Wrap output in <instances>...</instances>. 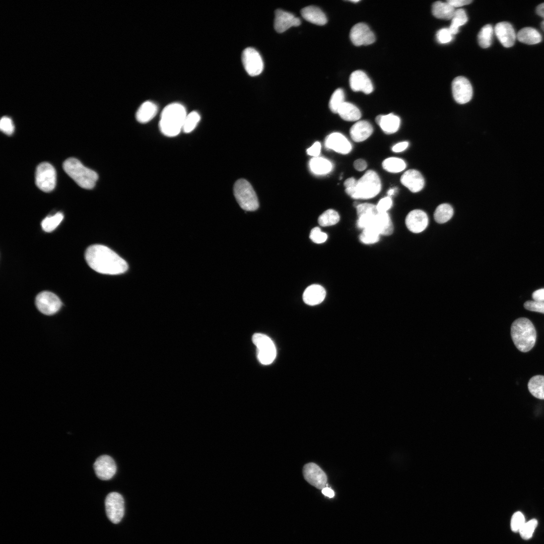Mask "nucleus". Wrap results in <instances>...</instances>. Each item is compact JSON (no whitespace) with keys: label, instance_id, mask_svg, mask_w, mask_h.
Masks as SVG:
<instances>
[{"label":"nucleus","instance_id":"4468645a","mask_svg":"<svg viewBox=\"0 0 544 544\" xmlns=\"http://www.w3.org/2000/svg\"><path fill=\"white\" fill-rule=\"evenodd\" d=\"M350 37L353 44L357 46L370 45L375 41L374 34L364 23H357L352 28Z\"/></svg>","mask_w":544,"mask_h":544},{"label":"nucleus","instance_id":"13d9d810","mask_svg":"<svg viewBox=\"0 0 544 544\" xmlns=\"http://www.w3.org/2000/svg\"><path fill=\"white\" fill-rule=\"evenodd\" d=\"M322 493L329 498H332L334 496L333 491L329 488L325 487L322 489Z\"/></svg>","mask_w":544,"mask_h":544},{"label":"nucleus","instance_id":"2eb2a0df","mask_svg":"<svg viewBox=\"0 0 544 544\" xmlns=\"http://www.w3.org/2000/svg\"><path fill=\"white\" fill-rule=\"evenodd\" d=\"M94 469L98 478L102 480H108L115 474L116 465L111 457L103 455L97 458L95 461Z\"/></svg>","mask_w":544,"mask_h":544},{"label":"nucleus","instance_id":"c756f323","mask_svg":"<svg viewBox=\"0 0 544 544\" xmlns=\"http://www.w3.org/2000/svg\"><path fill=\"white\" fill-rule=\"evenodd\" d=\"M455 9L447 2L437 1L432 5V12L434 17L437 18L450 20L452 19Z\"/></svg>","mask_w":544,"mask_h":544},{"label":"nucleus","instance_id":"f704fd0d","mask_svg":"<svg viewBox=\"0 0 544 544\" xmlns=\"http://www.w3.org/2000/svg\"><path fill=\"white\" fill-rule=\"evenodd\" d=\"M382 165L384 170L391 173L401 172L406 167L405 162L402 159L396 157H390L385 159Z\"/></svg>","mask_w":544,"mask_h":544},{"label":"nucleus","instance_id":"bf43d9fd","mask_svg":"<svg viewBox=\"0 0 544 544\" xmlns=\"http://www.w3.org/2000/svg\"><path fill=\"white\" fill-rule=\"evenodd\" d=\"M536 14L543 18L544 20V3L537 6L536 9Z\"/></svg>","mask_w":544,"mask_h":544},{"label":"nucleus","instance_id":"9b49d317","mask_svg":"<svg viewBox=\"0 0 544 544\" xmlns=\"http://www.w3.org/2000/svg\"><path fill=\"white\" fill-rule=\"evenodd\" d=\"M242 61L243 66L251 76L259 75L263 69V62L261 55L254 48L247 47L242 52Z\"/></svg>","mask_w":544,"mask_h":544},{"label":"nucleus","instance_id":"49530a36","mask_svg":"<svg viewBox=\"0 0 544 544\" xmlns=\"http://www.w3.org/2000/svg\"><path fill=\"white\" fill-rule=\"evenodd\" d=\"M14 125L12 119L7 116L3 117L0 121V129L7 135H11L14 131Z\"/></svg>","mask_w":544,"mask_h":544},{"label":"nucleus","instance_id":"3c124183","mask_svg":"<svg viewBox=\"0 0 544 544\" xmlns=\"http://www.w3.org/2000/svg\"><path fill=\"white\" fill-rule=\"evenodd\" d=\"M321 150V144L319 142H315L311 147L307 149L308 155L314 157H317L320 154Z\"/></svg>","mask_w":544,"mask_h":544},{"label":"nucleus","instance_id":"a18cd8bd","mask_svg":"<svg viewBox=\"0 0 544 544\" xmlns=\"http://www.w3.org/2000/svg\"><path fill=\"white\" fill-rule=\"evenodd\" d=\"M309 237L314 243L321 244L327 240V235L322 232L319 227H316L311 230Z\"/></svg>","mask_w":544,"mask_h":544},{"label":"nucleus","instance_id":"423d86ee","mask_svg":"<svg viewBox=\"0 0 544 544\" xmlns=\"http://www.w3.org/2000/svg\"><path fill=\"white\" fill-rule=\"evenodd\" d=\"M234 193L240 207L247 211H253L259 206L255 192L251 185L245 179L237 180L234 186Z\"/></svg>","mask_w":544,"mask_h":544},{"label":"nucleus","instance_id":"0eeeda50","mask_svg":"<svg viewBox=\"0 0 544 544\" xmlns=\"http://www.w3.org/2000/svg\"><path fill=\"white\" fill-rule=\"evenodd\" d=\"M252 341L256 347L258 361L265 365L272 363L276 358L277 351L271 338L265 334L256 333L253 335Z\"/></svg>","mask_w":544,"mask_h":544},{"label":"nucleus","instance_id":"cd10ccee","mask_svg":"<svg viewBox=\"0 0 544 544\" xmlns=\"http://www.w3.org/2000/svg\"><path fill=\"white\" fill-rule=\"evenodd\" d=\"M516 38L519 41L529 45L537 44L542 40L540 33L532 27H525L520 30L516 34Z\"/></svg>","mask_w":544,"mask_h":544},{"label":"nucleus","instance_id":"4c0bfd02","mask_svg":"<svg viewBox=\"0 0 544 544\" xmlns=\"http://www.w3.org/2000/svg\"><path fill=\"white\" fill-rule=\"evenodd\" d=\"M63 219V215L60 212H58L53 216H48L42 221V228L46 232H52L59 225Z\"/></svg>","mask_w":544,"mask_h":544},{"label":"nucleus","instance_id":"2f4dec72","mask_svg":"<svg viewBox=\"0 0 544 544\" xmlns=\"http://www.w3.org/2000/svg\"><path fill=\"white\" fill-rule=\"evenodd\" d=\"M528 388L535 397L544 399V376L539 375L531 377L528 383Z\"/></svg>","mask_w":544,"mask_h":544},{"label":"nucleus","instance_id":"e433bc0d","mask_svg":"<svg viewBox=\"0 0 544 544\" xmlns=\"http://www.w3.org/2000/svg\"><path fill=\"white\" fill-rule=\"evenodd\" d=\"M338 213L333 209H328L324 211L318 217L319 224L323 227L335 225L339 221Z\"/></svg>","mask_w":544,"mask_h":544},{"label":"nucleus","instance_id":"f8f14e48","mask_svg":"<svg viewBox=\"0 0 544 544\" xmlns=\"http://www.w3.org/2000/svg\"><path fill=\"white\" fill-rule=\"evenodd\" d=\"M452 95L455 101L460 104L469 102L472 96V88L469 81L465 77H456L452 83Z\"/></svg>","mask_w":544,"mask_h":544},{"label":"nucleus","instance_id":"37998d69","mask_svg":"<svg viewBox=\"0 0 544 544\" xmlns=\"http://www.w3.org/2000/svg\"><path fill=\"white\" fill-rule=\"evenodd\" d=\"M357 216L366 214H376L378 212L376 208V205L370 203H363L359 204L356 207Z\"/></svg>","mask_w":544,"mask_h":544},{"label":"nucleus","instance_id":"dca6fc26","mask_svg":"<svg viewBox=\"0 0 544 544\" xmlns=\"http://www.w3.org/2000/svg\"><path fill=\"white\" fill-rule=\"evenodd\" d=\"M429 222L427 214L421 210H414L406 216L405 223L407 229L414 233H419L427 228Z\"/></svg>","mask_w":544,"mask_h":544},{"label":"nucleus","instance_id":"a211bd4d","mask_svg":"<svg viewBox=\"0 0 544 544\" xmlns=\"http://www.w3.org/2000/svg\"><path fill=\"white\" fill-rule=\"evenodd\" d=\"M300 24V20L292 13L281 9L275 11L274 27L277 32L283 33L290 27L298 26Z\"/></svg>","mask_w":544,"mask_h":544},{"label":"nucleus","instance_id":"4d7b16f0","mask_svg":"<svg viewBox=\"0 0 544 544\" xmlns=\"http://www.w3.org/2000/svg\"><path fill=\"white\" fill-rule=\"evenodd\" d=\"M357 180H356L353 177H350L347 179L344 182V186L345 188L353 187L356 186Z\"/></svg>","mask_w":544,"mask_h":544},{"label":"nucleus","instance_id":"c9c22d12","mask_svg":"<svg viewBox=\"0 0 544 544\" xmlns=\"http://www.w3.org/2000/svg\"><path fill=\"white\" fill-rule=\"evenodd\" d=\"M493 32L494 29L490 24H487L482 27L478 35V43L481 47L487 48L491 46Z\"/></svg>","mask_w":544,"mask_h":544},{"label":"nucleus","instance_id":"aec40b11","mask_svg":"<svg viewBox=\"0 0 544 544\" xmlns=\"http://www.w3.org/2000/svg\"><path fill=\"white\" fill-rule=\"evenodd\" d=\"M350 85L354 92L361 91L366 94L372 92L373 86L368 76L362 71L353 72L350 77Z\"/></svg>","mask_w":544,"mask_h":544},{"label":"nucleus","instance_id":"6e6d98bb","mask_svg":"<svg viewBox=\"0 0 544 544\" xmlns=\"http://www.w3.org/2000/svg\"><path fill=\"white\" fill-rule=\"evenodd\" d=\"M409 145L407 142H400L394 145L392 148V150L395 153L401 152L404 151L408 147Z\"/></svg>","mask_w":544,"mask_h":544},{"label":"nucleus","instance_id":"7ed1b4c3","mask_svg":"<svg viewBox=\"0 0 544 544\" xmlns=\"http://www.w3.org/2000/svg\"><path fill=\"white\" fill-rule=\"evenodd\" d=\"M511 335L517 349L522 352L529 351L536 342L535 328L531 321L527 318H519L512 323Z\"/></svg>","mask_w":544,"mask_h":544},{"label":"nucleus","instance_id":"680f3d73","mask_svg":"<svg viewBox=\"0 0 544 544\" xmlns=\"http://www.w3.org/2000/svg\"><path fill=\"white\" fill-rule=\"evenodd\" d=\"M540 27L542 31L544 32V20L541 22Z\"/></svg>","mask_w":544,"mask_h":544},{"label":"nucleus","instance_id":"f3484780","mask_svg":"<svg viewBox=\"0 0 544 544\" xmlns=\"http://www.w3.org/2000/svg\"><path fill=\"white\" fill-rule=\"evenodd\" d=\"M324 145L326 149L338 153L347 154L352 150V145L349 140L339 132H333L327 135Z\"/></svg>","mask_w":544,"mask_h":544},{"label":"nucleus","instance_id":"f257e3e1","mask_svg":"<svg viewBox=\"0 0 544 544\" xmlns=\"http://www.w3.org/2000/svg\"><path fill=\"white\" fill-rule=\"evenodd\" d=\"M86 260L96 271L107 275H118L128 268L126 262L108 247L95 244L89 246L85 252Z\"/></svg>","mask_w":544,"mask_h":544},{"label":"nucleus","instance_id":"864d4df0","mask_svg":"<svg viewBox=\"0 0 544 544\" xmlns=\"http://www.w3.org/2000/svg\"><path fill=\"white\" fill-rule=\"evenodd\" d=\"M354 167L356 170L359 171H362L366 169L367 167V164L365 160L362 159H359L355 160L353 164Z\"/></svg>","mask_w":544,"mask_h":544},{"label":"nucleus","instance_id":"412c9836","mask_svg":"<svg viewBox=\"0 0 544 544\" xmlns=\"http://www.w3.org/2000/svg\"><path fill=\"white\" fill-rule=\"evenodd\" d=\"M400 182L403 185L414 193L421 191L425 185L423 176L419 171L415 169H410L405 171L400 177Z\"/></svg>","mask_w":544,"mask_h":544},{"label":"nucleus","instance_id":"c85d7f7f","mask_svg":"<svg viewBox=\"0 0 544 544\" xmlns=\"http://www.w3.org/2000/svg\"><path fill=\"white\" fill-rule=\"evenodd\" d=\"M310 171L317 175H325L329 173L332 169V164L330 161L322 157H313L309 162Z\"/></svg>","mask_w":544,"mask_h":544},{"label":"nucleus","instance_id":"a878e982","mask_svg":"<svg viewBox=\"0 0 544 544\" xmlns=\"http://www.w3.org/2000/svg\"><path fill=\"white\" fill-rule=\"evenodd\" d=\"M303 18L306 21L317 25H323L327 22L324 13L318 7L310 6L303 8L301 11Z\"/></svg>","mask_w":544,"mask_h":544},{"label":"nucleus","instance_id":"8fccbe9b","mask_svg":"<svg viewBox=\"0 0 544 544\" xmlns=\"http://www.w3.org/2000/svg\"><path fill=\"white\" fill-rule=\"evenodd\" d=\"M392 206V200L391 197L386 196L381 198L377 205L376 208L378 213H387Z\"/></svg>","mask_w":544,"mask_h":544},{"label":"nucleus","instance_id":"f03ea898","mask_svg":"<svg viewBox=\"0 0 544 544\" xmlns=\"http://www.w3.org/2000/svg\"><path fill=\"white\" fill-rule=\"evenodd\" d=\"M187 114L181 104L173 103L166 106L161 113L159 124L161 132L169 137L178 135L182 130Z\"/></svg>","mask_w":544,"mask_h":544},{"label":"nucleus","instance_id":"ddd939ff","mask_svg":"<svg viewBox=\"0 0 544 544\" xmlns=\"http://www.w3.org/2000/svg\"><path fill=\"white\" fill-rule=\"evenodd\" d=\"M303 473L305 480L318 489L326 487L327 478L323 470L316 463L310 462L306 464L303 468Z\"/></svg>","mask_w":544,"mask_h":544},{"label":"nucleus","instance_id":"9d476101","mask_svg":"<svg viewBox=\"0 0 544 544\" xmlns=\"http://www.w3.org/2000/svg\"><path fill=\"white\" fill-rule=\"evenodd\" d=\"M105 509L108 519L113 523H119L124 513V502L122 496L117 492L108 494L105 499Z\"/></svg>","mask_w":544,"mask_h":544},{"label":"nucleus","instance_id":"5fc2aeb1","mask_svg":"<svg viewBox=\"0 0 544 544\" xmlns=\"http://www.w3.org/2000/svg\"><path fill=\"white\" fill-rule=\"evenodd\" d=\"M532 297L534 301L544 302V288L533 292Z\"/></svg>","mask_w":544,"mask_h":544},{"label":"nucleus","instance_id":"473e14b6","mask_svg":"<svg viewBox=\"0 0 544 544\" xmlns=\"http://www.w3.org/2000/svg\"><path fill=\"white\" fill-rule=\"evenodd\" d=\"M453 213V209L450 205L446 203H442L436 208L434 214V218L438 223L443 224L451 219Z\"/></svg>","mask_w":544,"mask_h":544},{"label":"nucleus","instance_id":"4be33fe9","mask_svg":"<svg viewBox=\"0 0 544 544\" xmlns=\"http://www.w3.org/2000/svg\"><path fill=\"white\" fill-rule=\"evenodd\" d=\"M368 228L374 229L380 235L384 236L390 235L394 230L392 222L387 213H378Z\"/></svg>","mask_w":544,"mask_h":544},{"label":"nucleus","instance_id":"20e7f679","mask_svg":"<svg viewBox=\"0 0 544 544\" xmlns=\"http://www.w3.org/2000/svg\"><path fill=\"white\" fill-rule=\"evenodd\" d=\"M381 189L378 175L374 171L369 170L357 180L355 186L345 188V191L354 199H367L376 196Z\"/></svg>","mask_w":544,"mask_h":544},{"label":"nucleus","instance_id":"58836bf2","mask_svg":"<svg viewBox=\"0 0 544 544\" xmlns=\"http://www.w3.org/2000/svg\"><path fill=\"white\" fill-rule=\"evenodd\" d=\"M345 102L344 92L343 89L338 88L334 91L330 97L329 108L333 113H337L338 109Z\"/></svg>","mask_w":544,"mask_h":544},{"label":"nucleus","instance_id":"5701e85b","mask_svg":"<svg viewBox=\"0 0 544 544\" xmlns=\"http://www.w3.org/2000/svg\"><path fill=\"white\" fill-rule=\"evenodd\" d=\"M325 296L326 291L322 286L313 284L305 289L303 294V299L306 304L314 306L322 302Z\"/></svg>","mask_w":544,"mask_h":544},{"label":"nucleus","instance_id":"1a4fd4ad","mask_svg":"<svg viewBox=\"0 0 544 544\" xmlns=\"http://www.w3.org/2000/svg\"><path fill=\"white\" fill-rule=\"evenodd\" d=\"M35 305L41 313L46 315H52L60 310L62 303L55 294L48 291H43L37 295Z\"/></svg>","mask_w":544,"mask_h":544},{"label":"nucleus","instance_id":"bb28decb","mask_svg":"<svg viewBox=\"0 0 544 544\" xmlns=\"http://www.w3.org/2000/svg\"><path fill=\"white\" fill-rule=\"evenodd\" d=\"M158 110L157 106L154 102L146 101L140 106L136 113L137 120L142 123H147L156 116Z\"/></svg>","mask_w":544,"mask_h":544},{"label":"nucleus","instance_id":"39448f33","mask_svg":"<svg viewBox=\"0 0 544 544\" xmlns=\"http://www.w3.org/2000/svg\"><path fill=\"white\" fill-rule=\"evenodd\" d=\"M63 168L66 174L83 188H93L98 178L96 172L86 167L74 158L66 159L63 163Z\"/></svg>","mask_w":544,"mask_h":544},{"label":"nucleus","instance_id":"09e8293b","mask_svg":"<svg viewBox=\"0 0 544 544\" xmlns=\"http://www.w3.org/2000/svg\"><path fill=\"white\" fill-rule=\"evenodd\" d=\"M524 307L528 310L544 314V302L527 301L524 303Z\"/></svg>","mask_w":544,"mask_h":544},{"label":"nucleus","instance_id":"393cba45","mask_svg":"<svg viewBox=\"0 0 544 544\" xmlns=\"http://www.w3.org/2000/svg\"><path fill=\"white\" fill-rule=\"evenodd\" d=\"M375 121L383 131L387 134L396 132L400 123L399 117L392 113L379 115L375 118Z\"/></svg>","mask_w":544,"mask_h":544},{"label":"nucleus","instance_id":"de8ad7c7","mask_svg":"<svg viewBox=\"0 0 544 544\" xmlns=\"http://www.w3.org/2000/svg\"><path fill=\"white\" fill-rule=\"evenodd\" d=\"M453 36V35L451 33L449 28H442L436 34L437 39L441 44L450 42L452 40Z\"/></svg>","mask_w":544,"mask_h":544},{"label":"nucleus","instance_id":"b1692460","mask_svg":"<svg viewBox=\"0 0 544 544\" xmlns=\"http://www.w3.org/2000/svg\"><path fill=\"white\" fill-rule=\"evenodd\" d=\"M373 128L367 120L356 122L351 127L350 134L352 139L356 142H363L367 139L372 133Z\"/></svg>","mask_w":544,"mask_h":544},{"label":"nucleus","instance_id":"e2e57ef3","mask_svg":"<svg viewBox=\"0 0 544 544\" xmlns=\"http://www.w3.org/2000/svg\"><path fill=\"white\" fill-rule=\"evenodd\" d=\"M359 1H358V0H351V1L350 0V2H353V3H358Z\"/></svg>","mask_w":544,"mask_h":544},{"label":"nucleus","instance_id":"a19ab883","mask_svg":"<svg viewBox=\"0 0 544 544\" xmlns=\"http://www.w3.org/2000/svg\"><path fill=\"white\" fill-rule=\"evenodd\" d=\"M200 119L199 113L196 111H192L187 114L183 125L182 131L185 133L191 132L196 126Z\"/></svg>","mask_w":544,"mask_h":544},{"label":"nucleus","instance_id":"72a5a7b5","mask_svg":"<svg viewBox=\"0 0 544 544\" xmlns=\"http://www.w3.org/2000/svg\"><path fill=\"white\" fill-rule=\"evenodd\" d=\"M467 17L465 11L462 9L455 10L454 15L451 19V23L449 27L451 33L454 35L456 34L459 31L460 26L465 24L467 21Z\"/></svg>","mask_w":544,"mask_h":544},{"label":"nucleus","instance_id":"052dcab7","mask_svg":"<svg viewBox=\"0 0 544 544\" xmlns=\"http://www.w3.org/2000/svg\"><path fill=\"white\" fill-rule=\"evenodd\" d=\"M397 190V188L396 187L390 188L387 192L388 196L390 197L391 196L394 195L396 193Z\"/></svg>","mask_w":544,"mask_h":544},{"label":"nucleus","instance_id":"603ef678","mask_svg":"<svg viewBox=\"0 0 544 544\" xmlns=\"http://www.w3.org/2000/svg\"><path fill=\"white\" fill-rule=\"evenodd\" d=\"M453 8H458L468 5L472 2L471 0H448L446 1Z\"/></svg>","mask_w":544,"mask_h":544},{"label":"nucleus","instance_id":"ea45409f","mask_svg":"<svg viewBox=\"0 0 544 544\" xmlns=\"http://www.w3.org/2000/svg\"><path fill=\"white\" fill-rule=\"evenodd\" d=\"M380 234L374 229L367 228L363 229L359 236L360 241L365 244H372L377 242L380 239Z\"/></svg>","mask_w":544,"mask_h":544},{"label":"nucleus","instance_id":"6e6552de","mask_svg":"<svg viewBox=\"0 0 544 544\" xmlns=\"http://www.w3.org/2000/svg\"><path fill=\"white\" fill-rule=\"evenodd\" d=\"M56 180V171L52 165L47 162L38 165L35 173V183L40 189L46 192L52 191L55 186Z\"/></svg>","mask_w":544,"mask_h":544},{"label":"nucleus","instance_id":"79ce46f5","mask_svg":"<svg viewBox=\"0 0 544 544\" xmlns=\"http://www.w3.org/2000/svg\"><path fill=\"white\" fill-rule=\"evenodd\" d=\"M537 525V521L535 519L525 523L519 530L521 537L524 539H529L532 536Z\"/></svg>","mask_w":544,"mask_h":544},{"label":"nucleus","instance_id":"6ab92c4d","mask_svg":"<svg viewBox=\"0 0 544 544\" xmlns=\"http://www.w3.org/2000/svg\"><path fill=\"white\" fill-rule=\"evenodd\" d=\"M494 31L499 41L505 47H510L514 44L516 34L512 25L509 22H501L497 23L495 27Z\"/></svg>","mask_w":544,"mask_h":544},{"label":"nucleus","instance_id":"7c9ffc66","mask_svg":"<svg viewBox=\"0 0 544 544\" xmlns=\"http://www.w3.org/2000/svg\"><path fill=\"white\" fill-rule=\"evenodd\" d=\"M337 113L343 119L348 121L358 120L361 117L359 109L353 104L348 102H345L341 106Z\"/></svg>","mask_w":544,"mask_h":544},{"label":"nucleus","instance_id":"c03bdc74","mask_svg":"<svg viewBox=\"0 0 544 544\" xmlns=\"http://www.w3.org/2000/svg\"><path fill=\"white\" fill-rule=\"evenodd\" d=\"M525 523V518L523 514L519 511L515 512L511 518V528L514 532L519 531Z\"/></svg>","mask_w":544,"mask_h":544}]
</instances>
